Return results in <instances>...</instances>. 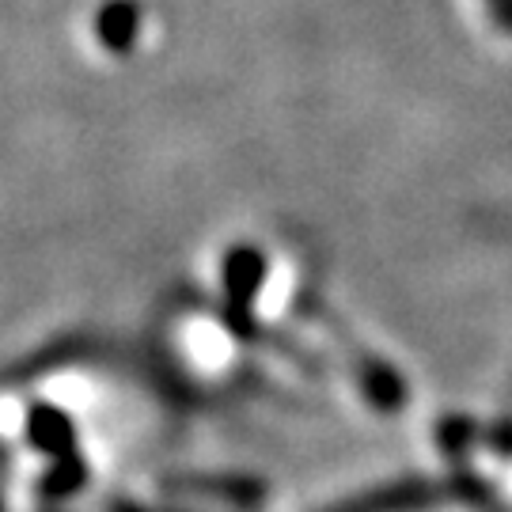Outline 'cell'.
<instances>
[{"label": "cell", "mask_w": 512, "mask_h": 512, "mask_svg": "<svg viewBox=\"0 0 512 512\" xmlns=\"http://www.w3.org/2000/svg\"><path fill=\"white\" fill-rule=\"evenodd\" d=\"M486 494L475 478H448V482H395L353 501H342L327 512H425L448 501H478Z\"/></svg>", "instance_id": "6da1fadb"}, {"label": "cell", "mask_w": 512, "mask_h": 512, "mask_svg": "<svg viewBox=\"0 0 512 512\" xmlns=\"http://www.w3.org/2000/svg\"><path fill=\"white\" fill-rule=\"evenodd\" d=\"M266 281V258L255 247H236L224 258V308L232 323H243L251 315L258 289Z\"/></svg>", "instance_id": "7a4b0ae2"}, {"label": "cell", "mask_w": 512, "mask_h": 512, "mask_svg": "<svg viewBox=\"0 0 512 512\" xmlns=\"http://www.w3.org/2000/svg\"><path fill=\"white\" fill-rule=\"evenodd\" d=\"M137 31H141V8L133 0H110L95 16V35H99V42L107 46L110 54L133 50Z\"/></svg>", "instance_id": "3957f363"}, {"label": "cell", "mask_w": 512, "mask_h": 512, "mask_svg": "<svg viewBox=\"0 0 512 512\" xmlns=\"http://www.w3.org/2000/svg\"><path fill=\"white\" fill-rule=\"evenodd\" d=\"M175 490H186V494L198 497H220L228 505H258L266 497V486L262 482H251V478H209V475H190L179 478Z\"/></svg>", "instance_id": "277c9868"}, {"label": "cell", "mask_w": 512, "mask_h": 512, "mask_svg": "<svg viewBox=\"0 0 512 512\" xmlns=\"http://www.w3.org/2000/svg\"><path fill=\"white\" fill-rule=\"evenodd\" d=\"M27 433L31 444L50 452V456H69L73 452V421L65 418L57 406H35L27 418Z\"/></svg>", "instance_id": "5b68a950"}, {"label": "cell", "mask_w": 512, "mask_h": 512, "mask_svg": "<svg viewBox=\"0 0 512 512\" xmlns=\"http://www.w3.org/2000/svg\"><path fill=\"white\" fill-rule=\"evenodd\" d=\"M361 391H365V399L376 410H384V414H391V410H399V406L406 403V384L399 372H391L387 365H380V361H365L361 365Z\"/></svg>", "instance_id": "8992f818"}, {"label": "cell", "mask_w": 512, "mask_h": 512, "mask_svg": "<svg viewBox=\"0 0 512 512\" xmlns=\"http://www.w3.org/2000/svg\"><path fill=\"white\" fill-rule=\"evenodd\" d=\"M80 482H84V463H80V456L76 452L57 456V467L46 475V494H69Z\"/></svg>", "instance_id": "52a82bcc"}, {"label": "cell", "mask_w": 512, "mask_h": 512, "mask_svg": "<svg viewBox=\"0 0 512 512\" xmlns=\"http://www.w3.org/2000/svg\"><path fill=\"white\" fill-rule=\"evenodd\" d=\"M467 440H471V421H459V418L444 421V433H440V444H444L448 452H456L459 444H467Z\"/></svg>", "instance_id": "ba28073f"}, {"label": "cell", "mask_w": 512, "mask_h": 512, "mask_svg": "<svg viewBox=\"0 0 512 512\" xmlns=\"http://www.w3.org/2000/svg\"><path fill=\"white\" fill-rule=\"evenodd\" d=\"M486 4H490V12H494L497 23L512 35V0H486Z\"/></svg>", "instance_id": "9c48e42d"}, {"label": "cell", "mask_w": 512, "mask_h": 512, "mask_svg": "<svg viewBox=\"0 0 512 512\" xmlns=\"http://www.w3.org/2000/svg\"><path fill=\"white\" fill-rule=\"evenodd\" d=\"M114 512H152V509H137V505H118Z\"/></svg>", "instance_id": "30bf717a"}]
</instances>
